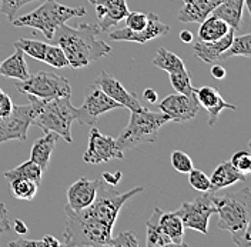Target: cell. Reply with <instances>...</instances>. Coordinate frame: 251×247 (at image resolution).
Instances as JSON below:
<instances>
[{
	"label": "cell",
	"mask_w": 251,
	"mask_h": 247,
	"mask_svg": "<svg viewBox=\"0 0 251 247\" xmlns=\"http://www.w3.org/2000/svg\"><path fill=\"white\" fill-rule=\"evenodd\" d=\"M188 183L197 192H208L210 190V177L199 169H193L188 171Z\"/></svg>",
	"instance_id": "36"
},
{
	"label": "cell",
	"mask_w": 251,
	"mask_h": 247,
	"mask_svg": "<svg viewBox=\"0 0 251 247\" xmlns=\"http://www.w3.org/2000/svg\"><path fill=\"white\" fill-rule=\"evenodd\" d=\"M176 212L181 217L184 227L207 236L210 217L217 213L216 203L213 200V192H204L193 201H184Z\"/></svg>",
	"instance_id": "9"
},
{
	"label": "cell",
	"mask_w": 251,
	"mask_h": 247,
	"mask_svg": "<svg viewBox=\"0 0 251 247\" xmlns=\"http://www.w3.org/2000/svg\"><path fill=\"white\" fill-rule=\"evenodd\" d=\"M12 229H13L19 236H26L27 232H29L26 223H25L23 220H20V219H15V221H13V224H12Z\"/></svg>",
	"instance_id": "43"
},
{
	"label": "cell",
	"mask_w": 251,
	"mask_h": 247,
	"mask_svg": "<svg viewBox=\"0 0 251 247\" xmlns=\"http://www.w3.org/2000/svg\"><path fill=\"white\" fill-rule=\"evenodd\" d=\"M100 33L103 31L96 25L80 23L76 27H72L64 23L54 31L53 39H56L57 45L63 49L69 67L81 69L110 55L111 47L97 39Z\"/></svg>",
	"instance_id": "3"
},
{
	"label": "cell",
	"mask_w": 251,
	"mask_h": 247,
	"mask_svg": "<svg viewBox=\"0 0 251 247\" xmlns=\"http://www.w3.org/2000/svg\"><path fill=\"white\" fill-rule=\"evenodd\" d=\"M244 7H246V0H223L211 12V15L223 19L234 30H240Z\"/></svg>",
	"instance_id": "22"
},
{
	"label": "cell",
	"mask_w": 251,
	"mask_h": 247,
	"mask_svg": "<svg viewBox=\"0 0 251 247\" xmlns=\"http://www.w3.org/2000/svg\"><path fill=\"white\" fill-rule=\"evenodd\" d=\"M170 160H172V166L174 167V170L178 173H183V174L188 173L194 167L191 157L181 150H174L170 156Z\"/></svg>",
	"instance_id": "37"
},
{
	"label": "cell",
	"mask_w": 251,
	"mask_h": 247,
	"mask_svg": "<svg viewBox=\"0 0 251 247\" xmlns=\"http://www.w3.org/2000/svg\"><path fill=\"white\" fill-rule=\"evenodd\" d=\"M16 90L22 94H31L40 100H53L63 96L72 97V86L69 80L53 72H39L25 80H16Z\"/></svg>",
	"instance_id": "7"
},
{
	"label": "cell",
	"mask_w": 251,
	"mask_h": 247,
	"mask_svg": "<svg viewBox=\"0 0 251 247\" xmlns=\"http://www.w3.org/2000/svg\"><path fill=\"white\" fill-rule=\"evenodd\" d=\"M97 180H89L86 177L78 179L67 189V206L75 210H83L93 203L96 197Z\"/></svg>",
	"instance_id": "17"
},
{
	"label": "cell",
	"mask_w": 251,
	"mask_h": 247,
	"mask_svg": "<svg viewBox=\"0 0 251 247\" xmlns=\"http://www.w3.org/2000/svg\"><path fill=\"white\" fill-rule=\"evenodd\" d=\"M13 110V103L9 94L4 92L0 93V120L4 119L6 116H9Z\"/></svg>",
	"instance_id": "41"
},
{
	"label": "cell",
	"mask_w": 251,
	"mask_h": 247,
	"mask_svg": "<svg viewBox=\"0 0 251 247\" xmlns=\"http://www.w3.org/2000/svg\"><path fill=\"white\" fill-rule=\"evenodd\" d=\"M213 7L207 0H183V7L177 19L183 23H201L207 16L211 15Z\"/></svg>",
	"instance_id": "24"
},
{
	"label": "cell",
	"mask_w": 251,
	"mask_h": 247,
	"mask_svg": "<svg viewBox=\"0 0 251 247\" xmlns=\"http://www.w3.org/2000/svg\"><path fill=\"white\" fill-rule=\"evenodd\" d=\"M226 75H227V72H226V69L221 64L213 63V67H211V76L213 78L217 79V80H223V79L226 78Z\"/></svg>",
	"instance_id": "44"
},
{
	"label": "cell",
	"mask_w": 251,
	"mask_h": 247,
	"mask_svg": "<svg viewBox=\"0 0 251 247\" xmlns=\"http://www.w3.org/2000/svg\"><path fill=\"white\" fill-rule=\"evenodd\" d=\"M247 177L249 176L235 170L230 162H223L214 169L213 174L210 176V190L211 192H220L223 189L234 186L238 182L246 183Z\"/></svg>",
	"instance_id": "19"
},
{
	"label": "cell",
	"mask_w": 251,
	"mask_h": 247,
	"mask_svg": "<svg viewBox=\"0 0 251 247\" xmlns=\"http://www.w3.org/2000/svg\"><path fill=\"white\" fill-rule=\"evenodd\" d=\"M13 46L19 47L25 55L30 56L31 59H36L39 62H43L45 53H46L47 43L39 42V40H30V39H17Z\"/></svg>",
	"instance_id": "31"
},
{
	"label": "cell",
	"mask_w": 251,
	"mask_h": 247,
	"mask_svg": "<svg viewBox=\"0 0 251 247\" xmlns=\"http://www.w3.org/2000/svg\"><path fill=\"white\" fill-rule=\"evenodd\" d=\"M34 1H43V0H0V13L6 16L9 22H12L16 17V13L23 6Z\"/></svg>",
	"instance_id": "35"
},
{
	"label": "cell",
	"mask_w": 251,
	"mask_h": 247,
	"mask_svg": "<svg viewBox=\"0 0 251 247\" xmlns=\"http://www.w3.org/2000/svg\"><path fill=\"white\" fill-rule=\"evenodd\" d=\"M76 109L70 96H63L45 102L31 124L40 127L45 133L53 132L64 141L72 143V124L76 122Z\"/></svg>",
	"instance_id": "6"
},
{
	"label": "cell",
	"mask_w": 251,
	"mask_h": 247,
	"mask_svg": "<svg viewBox=\"0 0 251 247\" xmlns=\"http://www.w3.org/2000/svg\"><path fill=\"white\" fill-rule=\"evenodd\" d=\"M94 6L101 31H107L110 27L116 26L130 12L127 0H97Z\"/></svg>",
	"instance_id": "15"
},
{
	"label": "cell",
	"mask_w": 251,
	"mask_h": 247,
	"mask_svg": "<svg viewBox=\"0 0 251 247\" xmlns=\"http://www.w3.org/2000/svg\"><path fill=\"white\" fill-rule=\"evenodd\" d=\"M196 97L200 103V108H204L208 113V124H213L217 122L220 113L224 109H230V110H235L234 105L227 103L223 96L220 94L217 89L211 87V86H203L200 89H196Z\"/></svg>",
	"instance_id": "16"
},
{
	"label": "cell",
	"mask_w": 251,
	"mask_h": 247,
	"mask_svg": "<svg viewBox=\"0 0 251 247\" xmlns=\"http://www.w3.org/2000/svg\"><path fill=\"white\" fill-rule=\"evenodd\" d=\"M158 110L166 113L174 123H184L199 114L200 103L196 97V93L183 94L176 92L174 94H169L160 102Z\"/></svg>",
	"instance_id": "11"
},
{
	"label": "cell",
	"mask_w": 251,
	"mask_h": 247,
	"mask_svg": "<svg viewBox=\"0 0 251 247\" xmlns=\"http://www.w3.org/2000/svg\"><path fill=\"white\" fill-rule=\"evenodd\" d=\"M230 29V26L217 16L210 15L200 23L199 40L201 42H214L221 39Z\"/></svg>",
	"instance_id": "25"
},
{
	"label": "cell",
	"mask_w": 251,
	"mask_h": 247,
	"mask_svg": "<svg viewBox=\"0 0 251 247\" xmlns=\"http://www.w3.org/2000/svg\"><path fill=\"white\" fill-rule=\"evenodd\" d=\"M101 179L110 186L119 185V182H120V179H122V171H116V173H109V171H106V173H103Z\"/></svg>",
	"instance_id": "42"
},
{
	"label": "cell",
	"mask_w": 251,
	"mask_h": 247,
	"mask_svg": "<svg viewBox=\"0 0 251 247\" xmlns=\"http://www.w3.org/2000/svg\"><path fill=\"white\" fill-rule=\"evenodd\" d=\"M234 36L235 30L233 27H230L228 31L219 40H214V42H201V40H199V42H196L194 47H193V52L204 63H208V64L219 63V57L221 56V53L231 45Z\"/></svg>",
	"instance_id": "18"
},
{
	"label": "cell",
	"mask_w": 251,
	"mask_h": 247,
	"mask_svg": "<svg viewBox=\"0 0 251 247\" xmlns=\"http://www.w3.org/2000/svg\"><path fill=\"white\" fill-rule=\"evenodd\" d=\"M163 210L154 207L153 215L147 220V237H146V246L147 247H163V246H173L172 242L164 236V233L161 232L160 224H158V219L161 216Z\"/></svg>",
	"instance_id": "27"
},
{
	"label": "cell",
	"mask_w": 251,
	"mask_h": 247,
	"mask_svg": "<svg viewBox=\"0 0 251 247\" xmlns=\"http://www.w3.org/2000/svg\"><path fill=\"white\" fill-rule=\"evenodd\" d=\"M149 23L147 26L140 31H131L127 27L123 29H116V30L110 31L109 37L111 40H120V42H134V43H140L144 45L156 37L166 36L170 31V26H167L166 23H163L160 20V17L154 13H149Z\"/></svg>",
	"instance_id": "13"
},
{
	"label": "cell",
	"mask_w": 251,
	"mask_h": 247,
	"mask_svg": "<svg viewBox=\"0 0 251 247\" xmlns=\"http://www.w3.org/2000/svg\"><path fill=\"white\" fill-rule=\"evenodd\" d=\"M15 49L16 52L12 56H9L4 62L0 63V75L9 79L25 80L30 76L27 63L25 59V53L19 47Z\"/></svg>",
	"instance_id": "23"
},
{
	"label": "cell",
	"mask_w": 251,
	"mask_h": 247,
	"mask_svg": "<svg viewBox=\"0 0 251 247\" xmlns=\"http://www.w3.org/2000/svg\"><path fill=\"white\" fill-rule=\"evenodd\" d=\"M207 1H208V4H210V6L213 7V10H214V9H216V7L219 6V4L221 3V1H223V0H207Z\"/></svg>",
	"instance_id": "47"
},
{
	"label": "cell",
	"mask_w": 251,
	"mask_h": 247,
	"mask_svg": "<svg viewBox=\"0 0 251 247\" xmlns=\"http://www.w3.org/2000/svg\"><path fill=\"white\" fill-rule=\"evenodd\" d=\"M217 207V227L231 234L240 247L251 246V190L247 182L241 187L219 193L213 192Z\"/></svg>",
	"instance_id": "2"
},
{
	"label": "cell",
	"mask_w": 251,
	"mask_h": 247,
	"mask_svg": "<svg viewBox=\"0 0 251 247\" xmlns=\"http://www.w3.org/2000/svg\"><path fill=\"white\" fill-rule=\"evenodd\" d=\"M123 109V106L113 99H110L101 89H99L96 84L90 87L89 93L84 97L83 105L76 109V122L80 124H89L92 126L97 122V119L107 113L110 110Z\"/></svg>",
	"instance_id": "10"
},
{
	"label": "cell",
	"mask_w": 251,
	"mask_h": 247,
	"mask_svg": "<svg viewBox=\"0 0 251 247\" xmlns=\"http://www.w3.org/2000/svg\"><path fill=\"white\" fill-rule=\"evenodd\" d=\"M234 56H241V57H250L251 56V34L250 33H246L243 36H238L233 39L231 45L227 47L221 56L219 57V62L223 60H227L230 57H234Z\"/></svg>",
	"instance_id": "29"
},
{
	"label": "cell",
	"mask_w": 251,
	"mask_h": 247,
	"mask_svg": "<svg viewBox=\"0 0 251 247\" xmlns=\"http://www.w3.org/2000/svg\"><path fill=\"white\" fill-rule=\"evenodd\" d=\"M153 64L158 69L167 72V73H173V72H178V70L186 69L183 59H180L176 53L169 52L167 49H163V47L157 50L156 56L153 59Z\"/></svg>",
	"instance_id": "28"
},
{
	"label": "cell",
	"mask_w": 251,
	"mask_h": 247,
	"mask_svg": "<svg viewBox=\"0 0 251 247\" xmlns=\"http://www.w3.org/2000/svg\"><path fill=\"white\" fill-rule=\"evenodd\" d=\"M125 153L119 150L116 139L104 136L99 129L93 127L89 133V146L83 155V160L90 165L107 163L113 159H123Z\"/></svg>",
	"instance_id": "12"
},
{
	"label": "cell",
	"mask_w": 251,
	"mask_h": 247,
	"mask_svg": "<svg viewBox=\"0 0 251 247\" xmlns=\"http://www.w3.org/2000/svg\"><path fill=\"white\" fill-rule=\"evenodd\" d=\"M125 19L126 27L131 31L143 30L147 26V23H149L147 13H141V12H128Z\"/></svg>",
	"instance_id": "39"
},
{
	"label": "cell",
	"mask_w": 251,
	"mask_h": 247,
	"mask_svg": "<svg viewBox=\"0 0 251 247\" xmlns=\"http://www.w3.org/2000/svg\"><path fill=\"white\" fill-rule=\"evenodd\" d=\"M180 40L183 43H191L193 42V33L190 30H181L180 31Z\"/></svg>",
	"instance_id": "46"
},
{
	"label": "cell",
	"mask_w": 251,
	"mask_h": 247,
	"mask_svg": "<svg viewBox=\"0 0 251 247\" xmlns=\"http://www.w3.org/2000/svg\"><path fill=\"white\" fill-rule=\"evenodd\" d=\"M94 84L106 93L110 99H113L114 102L120 103L123 108H127L131 111H136V110L143 109L140 102L137 100V96L134 93L128 92L117 79L113 78L107 72H101L97 76V79L94 80Z\"/></svg>",
	"instance_id": "14"
},
{
	"label": "cell",
	"mask_w": 251,
	"mask_h": 247,
	"mask_svg": "<svg viewBox=\"0 0 251 247\" xmlns=\"http://www.w3.org/2000/svg\"><path fill=\"white\" fill-rule=\"evenodd\" d=\"M109 246L113 247H139V240L133 232H122L111 237Z\"/></svg>",
	"instance_id": "40"
},
{
	"label": "cell",
	"mask_w": 251,
	"mask_h": 247,
	"mask_svg": "<svg viewBox=\"0 0 251 247\" xmlns=\"http://www.w3.org/2000/svg\"><path fill=\"white\" fill-rule=\"evenodd\" d=\"M43 62L50 64L51 67H57V69H63V67H69V62L67 57L63 52V49L59 45H47L46 53H45V59Z\"/></svg>",
	"instance_id": "33"
},
{
	"label": "cell",
	"mask_w": 251,
	"mask_h": 247,
	"mask_svg": "<svg viewBox=\"0 0 251 247\" xmlns=\"http://www.w3.org/2000/svg\"><path fill=\"white\" fill-rule=\"evenodd\" d=\"M144 192L139 186L126 193H119L114 186L97 179L96 197L90 206L75 212L66 206V230L62 246H109L113 237V227L126 201Z\"/></svg>",
	"instance_id": "1"
},
{
	"label": "cell",
	"mask_w": 251,
	"mask_h": 247,
	"mask_svg": "<svg viewBox=\"0 0 251 247\" xmlns=\"http://www.w3.org/2000/svg\"><path fill=\"white\" fill-rule=\"evenodd\" d=\"M231 166L235 170H238L240 173L249 176L251 173V156L247 150H240V152H235L231 160H230Z\"/></svg>",
	"instance_id": "38"
},
{
	"label": "cell",
	"mask_w": 251,
	"mask_h": 247,
	"mask_svg": "<svg viewBox=\"0 0 251 247\" xmlns=\"http://www.w3.org/2000/svg\"><path fill=\"white\" fill-rule=\"evenodd\" d=\"M3 210H6V207H4V204H3V203L0 201V213H1Z\"/></svg>",
	"instance_id": "48"
},
{
	"label": "cell",
	"mask_w": 251,
	"mask_h": 247,
	"mask_svg": "<svg viewBox=\"0 0 251 247\" xmlns=\"http://www.w3.org/2000/svg\"><path fill=\"white\" fill-rule=\"evenodd\" d=\"M59 136L53 132H47L45 136H42L40 139H37L30 150V160L36 162L43 171H46L49 165H50V159H51V153L57 144Z\"/></svg>",
	"instance_id": "20"
},
{
	"label": "cell",
	"mask_w": 251,
	"mask_h": 247,
	"mask_svg": "<svg viewBox=\"0 0 251 247\" xmlns=\"http://www.w3.org/2000/svg\"><path fill=\"white\" fill-rule=\"evenodd\" d=\"M86 16L84 7H69L56 0H43V3L27 15L15 17L10 23L16 27H31L40 30L47 40H53V34L62 25L75 17Z\"/></svg>",
	"instance_id": "4"
},
{
	"label": "cell",
	"mask_w": 251,
	"mask_h": 247,
	"mask_svg": "<svg viewBox=\"0 0 251 247\" xmlns=\"http://www.w3.org/2000/svg\"><path fill=\"white\" fill-rule=\"evenodd\" d=\"M169 122L172 119L163 111H151L144 108L131 111L128 124L116 139V144L125 153L143 143H153L157 140L160 129Z\"/></svg>",
	"instance_id": "5"
},
{
	"label": "cell",
	"mask_w": 251,
	"mask_h": 247,
	"mask_svg": "<svg viewBox=\"0 0 251 247\" xmlns=\"http://www.w3.org/2000/svg\"><path fill=\"white\" fill-rule=\"evenodd\" d=\"M1 92H3V90H1V89H0V93H1Z\"/></svg>",
	"instance_id": "50"
},
{
	"label": "cell",
	"mask_w": 251,
	"mask_h": 247,
	"mask_svg": "<svg viewBox=\"0 0 251 247\" xmlns=\"http://www.w3.org/2000/svg\"><path fill=\"white\" fill-rule=\"evenodd\" d=\"M4 177L7 180L12 179H26L30 180L33 183H36L37 186H40L42 179H43V169L33 160H27L25 163H22L20 166H17L15 169L7 170L4 171Z\"/></svg>",
	"instance_id": "26"
},
{
	"label": "cell",
	"mask_w": 251,
	"mask_h": 247,
	"mask_svg": "<svg viewBox=\"0 0 251 247\" xmlns=\"http://www.w3.org/2000/svg\"><path fill=\"white\" fill-rule=\"evenodd\" d=\"M9 183H10V193L17 200H33L39 187L36 183L26 179H12L9 180Z\"/></svg>",
	"instance_id": "30"
},
{
	"label": "cell",
	"mask_w": 251,
	"mask_h": 247,
	"mask_svg": "<svg viewBox=\"0 0 251 247\" xmlns=\"http://www.w3.org/2000/svg\"><path fill=\"white\" fill-rule=\"evenodd\" d=\"M87 1H89V3H92V4H96V1H97V0H87Z\"/></svg>",
	"instance_id": "49"
},
{
	"label": "cell",
	"mask_w": 251,
	"mask_h": 247,
	"mask_svg": "<svg viewBox=\"0 0 251 247\" xmlns=\"http://www.w3.org/2000/svg\"><path fill=\"white\" fill-rule=\"evenodd\" d=\"M169 76H170V83H172L173 89L177 93L193 94L196 92V89L191 84V78H190V73L187 72V69L169 73Z\"/></svg>",
	"instance_id": "32"
},
{
	"label": "cell",
	"mask_w": 251,
	"mask_h": 247,
	"mask_svg": "<svg viewBox=\"0 0 251 247\" xmlns=\"http://www.w3.org/2000/svg\"><path fill=\"white\" fill-rule=\"evenodd\" d=\"M29 96V105L15 106L9 116L0 120V144L10 140L26 141L27 132L31 126L33 119L37 116L45 100H40L31 94Z\"/></svg>",
	"instance_id": "8"
},
{
	"label": "cell",
	"mask_w": 251,
	"mask_h": 247,
	"mask_svg": "<svg viewBox=\"0 0 251 247\" xmlns=\"http://www.w3.org/2000/svg\"><path fill=\"white\" fill-rule=\"evenodd\" d=\"M158 224L164 236L172 242L173 246H187L184 243V226L177 212H163L158 219Z\"/></svg>",
	"instance_id": "21"
},
{
	"label": "cell",
	"mask_w": 251,
	"mask_h": 247,
	"mask_svg": "<svg viewBox=\"0 0 251 247\" xmlns=\"http://www.w3.org/2000/svg\"><path fill=\"white\" fill-rule=\"evenodd\" d=\"M9 246L10 247H59L62 246V242L57 240L56 237H53L51 234H46L42 240H27V239H19V240H13V242H9Z\"/></svg>",
	"instance_id": "34"
},
{
	"label": "cell",
	"mask_w": 251,
	"mask_h": 247,
	"mask_svg": "<svg viewBox=\"0 0 251 247\" xmlns=\"http://www.w3.org/2000/svg\"><path fill=\"white\" fill-rule=\"evenodd\" d=\"M143 97H144L149 103L154 105V103H157L158 94H157V92L154 89H146V90L143 92Z\"/></svg>",
	"instance_id": "45"
}]
</instances>
